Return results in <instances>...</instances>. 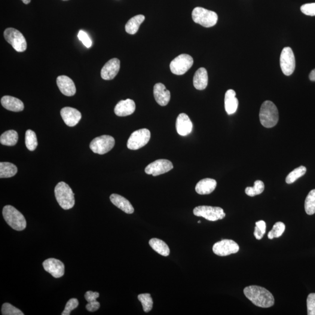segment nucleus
<instances>
[{
	"label": "nucleus",
	"instance_id": "obj_1",
	"mask_svg": "<svg viewBox=\"0 0 315 315\" xmlns=\"http://www.w3.org/2000/svg\"><path fill=\"white\" fill-rule=\"evenodd\" d=\"M244 295L254 305L261 308H270L274 304V298L270 292L264 287L250 286L243 290Z\"/></svg>",
	"mask_w": 315,
	"mask_h": 315
},
{
	"label": "nucleus",
	"instance_id": "obj_2",
	"mask_svg": "<svg viewBox=\"0 0 315 315\" xmlns=\"http://www.w3.org/2000/svg\"><path fill=\"white\" fill-rule=\"evenodd\" d=\"M259 118L261 124L264 127H274L279 120V114L277 106L271 101H265L260 110Z\"/></svg>",
	"mask_w": 315,
	"mask_h": 315
},
{
	"label": "nucleus",
	"instance_id": "obj_3",
	"mask_svg": "<svg viewBox=\"0 0 315 315\" xmlns=\"http://www.w3.org/2000/svg\"><path fill=\"white\" fill-rule=\"evenodd\" d=\"M54 194L58 203L64 210H70L74 206V194L65 182L58 183L55 187Z\"/></svg>",
	"mask_w": 315,
	"mask_h": 315
},
{
	"label": "nucleus",
	"instance_id": "obj_4",
	"mask_svg": "<svg viewBox=\"0 0 315 315\" xmlns=\"http://www.w3.org/2000/svg\"><path fill=\"white\" fill-rule=\"evenodd\" d=\"M2 215L7 224L18 231H23L26 227L25 217L15 208L7 205L3 208Z\"/></svg>",
	"mask_w": 315,
	"mask_h": 315
},
{
	"label": "nucleus",
	"instance_id": "obj_5",
	"mask_svg": "<svg viewBox=\"0 0 315 315\" xmlns=\"http://www.w3.org/2000/svg\"><path fill=\"white\" fill-rule=\"evenodd\" d=\"M192 16L195 23L206 27L215 26L218 19V15L215 12L199 7L193 10Z\"/></svg>",
	"mask_w": 315,
	"mask_h": 315
},
{
	"label": "nucleus",
	"instance_id": "obj_6",
	"mask_svg": "<svg viewBox=\"0 0 315 315\" xmlns=\"http://www.w3.org/2000/svg\"><path fill=\"white\" fill-rule=\"evenodd\" d=\"M5 41L10 44L18 52H23L26 50L27 43L25 37L19 30L9 27L4 32Z\"/></svg>",
	"mask_w": 315,
	"mask_h": 315
},
{
	"label": "nucleus",
	"instance_id": "obj_7",
	"mask_svg": "<svg viewBox=\"0 0 315 315\" xmlns=\"http://www.w3.org/2000/svg\"><path fill=\"white\" fill-rule=\"evenodd\" d=\"M151 138V133L146 128L137 130L131 134L127 146L131 150H137L148 144Z\"/></svg>",
	"mask_w": 315,
	"mask_h": 315
},
{
	"label": "nucleus",
	"instance_id": "obj_8",
	"mask_svg": "<svg viewBox=\"0 0 315 315\" xmlns=\"http://www.w3.org/2000/svg\"><path fill=\"white\" fill-rule=\"evenodd\" d=\"M194 64V59L187 54H182L174 59L170 64V69L173 74L181 75L189 71Z\"/></svg>",
	"mask_w": 315,
	"mask_h": 315
},
{
	"label": "nucleus",
	"instance_id": "obj_9",
	"mask_svg": "<svg viewBox=\"0 0 315 315\" xmlns=\"http://www.w3.org/2000/svg\"><path fill=\"white\" fill-rule=\"evenodd\" d=\"M115 140L114 137L109 135L97 137L92 141L90 148L96 154H106L114 147Z\"/></svg>",
	"mask_w": 315,
	"mask_h": 315
},
{
	"label": "nucleus",
	"instance_id": "obj_10",
	"mask_svg": "<svg viewBox=\"0 0 315 315\" xmlns=\"http://www.w3.org/2000/svg\"><path fill=\"white\" fill-rule=\"evenodd\" d=\"M194 216L202 217L209 221H216L225 218V213L221 208L207 206H201L194 208Z\"/></svg>",
	"mask_w": 315,
	"mask_h": 315
},
{
	"label": "nucleus",
	"instance_id": "obj_11",
	"mask_svg": "<svg viewBox=\"0 0 315 315\" xmlns=\"http://www.w3.org/2000/svg\"><path fill=\"white\" fill-rule=\"evenodd\" d=\"M280 66L284 75L290 76L294 72L295 59L291 48H284L280 56Z\"/></svg>",
	"mask_w": 315,
	"mask_h": 315
},
{
	"label": "nucleus",
	"instance_id": "obj_12",
	"mask_svg": "<svg viewBox=\"0 0 315 315\" xmlns=\"http://www.w3.org/2000/svg\"><path fill=\"white\" fill-rule=\"evenodd\" d=\"M240 246L233 240H223L214 244L213 252L219 256H226L237 253Z\"/></svg>",
	"mask_w": 315,
	"mask_h": 315
},
{
	"label": "nucleus",
	"instance_id": "obj_13",
	"mask_svg": "<svg viewBox=\"0 0 315 315\" xmlns=\"http://www.w3.org/2000/svg\"><path fill=\"white\" fill-rule=\"evenodd\" d=\"M173 168V164L170 161L162 159L149 164L145 168V172L148 175L157 176L169 172Z\"/></svg>",
	"mask_w": 315,
	"mask_h": 315
},
{
	"label": "nucleus",
	"instance_id": "obj_14",
	"mask_svg": "<svg viewBox=\"0 0 315 315\" xmlns=\"http://www.w3.org/2000/svg\"><path fill=\"white\" fill-rule=\"evenodd\" d=\"M45 271L49 273L54 278H60L64 274V265L59 260L50 258L43 263Z\"/></svg>",
	"mask_w": 315,
	"mask_h": 315
},
{
	"label": "nucleus",
	"instance_id": "obj_15",
	"mask_svg": "<svg viewBox=\"0 0 315 315\" xmlns=\"http://www.w3.org/2000/svg\"><path fill=\"white\" fill-rule=\"evenodd\" d=\"M120 67L121 62L117 58L110 60L101 70V77L105 80H111L117 75Z\"/></svg>",
	"mask_w": 315,
	"mask_h": 315
},
{
	"label": "nucleus",
	"instance_id": "obj_16",
	"mask_svg": "<svg viewBox=\"0 0 315 315\" xmlns=\"http://www.w3.org/2000/svg\"><path fill=\"white\" fill-rule=\"evenodd\" d=\"M60 115L64 123L69 127H74L81 121L82 115L77 109L65 107L61 110Z\"/></svg>",
	"mask_w": 315,
	"mask_h": 315
},
{
	"label": "nucleus",
	"instance_id": "obj_17",
	"mask_svg": "<svg viewBox=\"0 0 315 315\" xmlns=\"http://www.w3.org/2000/svg\"><path fill=\"white\" fill-rule=\"evenodd\" d=\"M57 85L61 93L67 97L74 96L76 87L72 79L66 75H60L57 78Z\"/></svg>",
	"mask_w": 315,
	"mask_h": 315
},
{
	"label": "nucleus",
	"instance_id": "obj_18",
	"mask_svg": "<svg viewBox=\"0 0 315 315\" xmlns=\"http://www.w3.org/2000/svg\"><path fill=\"white\" fill-rule=\"evenodd\" d=\"M176 128L177 133L182 136H186L191 134L193 124L189 116L185 114H180L177 118Z\"/></svg>",
	"mask_w": 315,
	"mask_h": 315
},
{
	"label": "nucleus",
	"instance_id": "obj_19",
	"mask_svg": "<svg viewBox=\"0 0 315 315\" xmlns=\"http://www.w3.org/2000/svg\"><path fill=\"white\" fill-rule=\"evenodd\" d=\"M136 110V104L134 100L130 99L122 100L115 108V114L121 117L132 115Z\"/></svg>",
	"mask_w": 315,
	"mask_h": 315
},
{
	"label": "nucleus",
	"instance_id": "obj_20",
	"mask_svg": "<svg viewBox=\"0 0 315 315\" xmlns=\"http://www.w3.org/2000/svg\"><path fill=\"white\" fill-rule=\"evenodd\" d=\"M154 96L156 102L162 106H167L170 99V91L167 90L165 85L157 83L154 85Z\"/></svg>",
	"mask_w": 315,
	"mask_h": 315
},
{
	"label": "nucleus",
	"instance_id": "obj_21",
	"mask_svg": "<svg viewBox=\"0 0 315 315\" xmlns=\"http://www.w3.org/2000/svg\"><path fill=\"white\" fill-rule=\"evenodd\" d=\"M1 103L5 109L10 111L21 112L24 109V104L22 101L13 97H3L1 99Z\"/></svg>",
	"mask_w": 315,
	"mask_h": 315
},
{
	"label": "nucleus",
	"instance_id": "obj_22",
	"mask_svg": "<svg viewBox=\"0 0 315 315\" xmlns=\"http://www.w3.org/2000/svg\"><path fill=\"white\" fill-rule=\"evenodd\" d=\"M110 200L115 206L127 214H133L134 212V208L130 202L121 195L112 194L110 196Z\"/></svg>",
	"mask_w": 315,
	"mask_h": 315
},
{
	"label": "nucleus",
	"instance_id": "obj_23",
	"mask_svg": "<svg viewBox=\"0 0 315 315\" xmlns=\"http://www.w3.org/2000/svg\"><path fill=\"white\" fill-rule=\"evenodd\" d=\"M224 103L225 111L228 115L234 114L237 112L239 102L234 90H229L226 92Z\"/></svg>",
	"mask_w": 315,
	"mask_h": 315
},
{
	"label": "nucleus",
	"instance_id": "obj_24",
	"mask_svg": "<svg viewBox=\"0 0 315 315\" xmlns=\"http://www.w3.org/2000/svg\"><path fill=\"white\" fill-rule=\"evenodd\" d=\"M217 186L216 180L210 178L202 179L195 186V192L201 195L212 194Z\"/></svg>",
	"mask_w": 315,
	"mask_h": 315
},
{
	"label": "nucleus",
	"instance_id": "obj_25",
	"mask_svg": "<svg viewBox=\"0 0 315 315\" xmlns=\"http://www.w3.org/2000/svg\"><path fill=\"white\" fill-rule=\"evenodd\" d=\"M207 72L206 69L201 67L197 70L194 77V85L195 89L198 90H204L208 85Z\"/></svg>",
	"mask_w": 315,
	"mask_h": 315
},
{
	"label": "nucleus",
	"instance_id": "obj_26",
	"mask_svg": "<svg viewBox=\"0 0 315 315\" xmlns=\"http://www.w3.org/2000/svg\"><path fill=\"white\" fill-rule=\"evenodd\" d=\"M145 20V17L143 15H136L128 20L125 26V29L128 34L134 35L138 31L140 26Z\"/></svg>",
	"mask_w": 315,
	"mask_h": 315
},
{
	"label": "nucleus",
	"instance_id": "obj_27",
	"mask_svg": "<svg viewBox=\"0 0 315 315\" xmlns=\"http://www.w3.org/2000/svg\"><path fill=\"white\" fill-rule=\"evenodd\" d=\"M149 244L156 252L163 256H168L170 254V249L168 244L163 241L152 238L149 240Z\"/></svg>",
	"mask_w": 315,
	"mask_h": 315
},
{
	"label": "nucleus",
	"instance_id": "obj_28",
	"mask_svg": "<svg viewBox=\"0 0 315 315\" xmlns=\"http://www.w3.org/2000/svg\"><path fill=\"white\" fill-rule=\"evenodd\" d=\"M18 134L16 131L10 130L5 131L0 137L1 145L7 146H14L18 142Z\"/></svg>",
	"mask_w": 315,
	"mask_h": 315
},
{
	"label": "nucleus",
	"instance_id": "obj_29",
	"mask_svg": "<svg viewBox=\"0 0 315 315\" xmlns=\"http://www.w3.org/2000/svg\"><path fill=\"white\" fill-rule=\"evenodd\" d=\"M18 172L17 167L13 164L10 163H0V177L8 178L16 175Z\"/></svg>",
	"mask_w": 315,
	"mask_h": 315
},
{
	"label": "nucleus",
	"instance_id": "obj_30",
	"mask_svg": "<svg viewBox=\"0 0 315 315\" xmlns=\"http://www.w3.org/2000/svg\"><path fill=\"white\" fill-rule=\"evenodd\" d=\"M305 210L308 215H314L315 213V189L312 190L306 198Z\"/></svg>",
	"mask_w": 315,
	"mask_h": 315
},
{
	"label": "nucleus",
	"instance_id": "obj_31",
	"mask_svg": "<svg viewBox=\"0 0 315 315\" xmlns=\"http://www.w3.org/2000/svg\"><path fill=\"white\" fill-rule=\"evenodd\" d=\"M25 145L27 149L30 151L35 150L38 143L37 137L34 131L27 130L25 133Z\"/></svg>",
	"mask_w": 315,
	"mask_h": 315
},
{
	"label": "nucleus",
	"instance_id": "obj_32",
	"mask_svg": "<svg viewBox=\"0 0 315 315\" xmlns=\"http://www.w3.org/2000/svg\"><path fill=\"white\" fill-rule=\"evenodd\" d=\"M306 172H307V168L304 166L296 168L287 176L286 182L288 184H291V183L295 182L296 180L304 176Z\"/></svg>",
	"mask_w": 315,
	"mask_h": 315
},
{
	"label": "nucleus",
	"instance_id": "obj_33",
	"mask_svg": "<svg viewBox=\"0 0 315 315\" xmlns=\"http://www.w3.org/2000/svg\"><path fill=\"white\" fill-rule=\"evenodd\" d=\"M265 190L264 183L261 180H256L254 184L253 187H247L245 189V193L247 195L250 197L255 196L262 194Z\"/></svg>",
	"mask_w": 315,
	"mask_h": 315
},
{
	"label": "nucleus",
	"instance_id": "obj_34",
	"mask_svg": "<svg viewBox=\"0 0 315 315\" xmlns=\"http://www.w3.org/2000/svg\"><path fill=\"white\" fill-rule=\"evenodd\" d=\"M139 300L142 303L144 311L146 313L152 310L153 300L149 293H142L138 296Z\"/></svg>",
	"mask_w": 315,
	"mask_h": 315
},
{
	"label": "nucleus",
	"instance_id": "obj_35",
	"mask_svg": "<svg viewBox=\"0 0 315 315\" xmlns=\"http://www.w3.org/2000/svg\"><path fill=\"white\" fill-rule=\"evenodd\" d=\"M286 225L284 223L277 222L273 226L271 231L268 232V239L273 240V238H279L285 231Z\"/></svg>",
	"mask_w": 315,
	"mask_h": 315
},
{
	"label": "nucleus",
	"instance_id": "obj_36",
	"mask_svg": "<svg viewBox=\"0 0 315 315\" xmlns=\"http://www.w3.org/2000/svg\"><path fill=\"white\" fill-rule=\"evenodd\" d=\"M1 313L3 315H24L22 311L14 307L9 303H4L2 306Z\"/></svg>",
	"mask_w": 315,
	"mask_h": 315
},
{
	"label": "nucleus",
	"instance_id": "obj_37",
	"mask_svg": "<svg viewBox=\"0 0 315 315\" xmlns=\"http://www.w3.org/2000/svg\"><path fill=\"white\" fill-rule=\"evenodd\" d=\"M79 302L77 299L72 298L67 302L65 309L63 312L62 315H70L73 310L78 307Z\"/></svg>",
	"mask_w": 315,
	"mask_h": 315
},
{
	"label": "nucleus",
	"instance_id": "obj_38",
	"mask_svg": "<svg viewBox=\"0 0 315 315\" xmlns=\"http://www.w3.org/2000/svg\"><path fill=\"white\" fill-rule=\"evenodd\" d=\"M308 315H315V293H311L307 298Z\"/></svg>",
	"mask_w": 315,
	"mask_h": 315
},
{
	"label": "nucleus",
	"instance_id": "obj_39",
	"mask_svg": "<svg viewBox=\"0 0 315 315\" xmlns=\"http://www.w3.org/2000/svg\"><path fill=\"white\" fill-rule=\"evenodd\" d=\"M78 38L79 41L82 42L85 47L87 48H90L92 47V41L87 33L83 30H79V32L78 34Z\"/></svg>",
	"mask_w": 315,
	"mask_h": 315
},
{
	"label": "nucleus",
	"instance_id": "obj_40",
	"mask_svg": "<svg viewBox=\"0 0 315 315\" xmlns=\"http://www.w3.org/2000/svg\"><path fill=\"white\" fill-rule=\"evenodd\" d=\"M301 11L303 14L308 15V16H315V3L302 5Z\"/></svg>",
	"mask_w": 315,
	"mask_h": 315
},
{
	"label": "nucleus",
	"instance_id": "obj_41",
	"mask_svg": "<svg viewBox=\"0 0 315 315\" xmlns=\"http://www.w3.org/2000/svg\"><path fill=\"white\" fill-rule=\"evenodd\" d=\"M99 296V293L97 292L89 291L85 294V298L88 302H92L97 301V299Z\"/></svg>",
	"mask_w": 315,
	"mask_h": 315
},
{
	"label": "nucleus",
	"instance_id": "obj_42",
	"mask_svg": "<svg viewBox=\"0 0 315 315\" xmlns=\"http://www.w3.org/2000/svg\"><path fill=\"white\" fill-rule=\"evenodd\" d=\"M100 303L97 301L88 302L86 305V309L89 312H96L100 308Z\"/></svg>",
	"mask_w": 315,
	"mask_h": 315
},
{
	"label": "nucleus",
	"instance_id": "obj_43",
	"mask_svg": "<svg viewBox=\"0 0 315 315\" xmlns=\"http://www.w3.org/2000/svg\"><path fill=\"white\" fill-rule=\"evenodd\" d=\"M265 234L261 230V229L256 227L255 228V232H254V235L257 240H261L264 237Z\"/></svg>",
	"mask_w": 315,
	"mask_h": 315
},
{
	"label": "nucleus",
	"instance_id": "obj_44",
	"mask_svg": "<svg viewBox=\"0 0 315 315\" xmlns=\"http://www.w3.org/2000/svg\"><path fill=\"white\" fill-rule=\"evenodd\" d=\"M256 227H258V228L261 229V230L263 231V232H264V233L265 234L266 229V224L264 221H263V220H261V221L256 222Z\"/></svg>",
	"mask_w": 315,
	"mask_h": 315
},
{
	"label": "nucleus",
	"instance_id": "obj_45",
	"mask_svg": "<svg viewBox=\"0 0 315 315\" xmlns=\"http://www.w3.org/2000/svg\"><path fill=\"white\" fill-rule=\"evenodd\" d=\"M310 80L312 81H315V69L313 70L309 75Z\"/></svg>",
	"mask_w": 315,
	"mask_h": 315
},
{
	"label": "nucleus",
	"instance_id": "obj_46",
	"mask_svg": "<svg viewBox=\"0 0 315 315\" xmlns=\"http://www.w3.org/2000/svg\"><path fill=\"white\" fill-rule=\"evenodd\" d=\"M22 1L24 3V4H28L30 2V1H31V0H22Z\"/></svg>",
	"mask_w": 315,
	"mask_h": 315
},
{
	"label": "nucleus",
	"instance_id": "obj_47",
	"mask_svg": "<svg viewBox=\"0 0 315 315\" xmlns=\"http://www.w3.org/2000/svg\"><path fill=\"white\" fill-rule=\"evenodd\" d=\"M198 223H201V221H198Z\"/></svg>",
	"mask_w": 315,
	"mask_h": 315
}]
</instances>
